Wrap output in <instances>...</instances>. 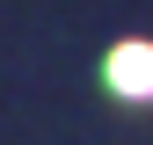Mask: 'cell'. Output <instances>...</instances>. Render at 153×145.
Returning <instances> with one entry per match:
<instances>
[{
    "label": "cell",
    "instance_id": "cell-1",
    "mask_svg": "<svg viewBox=\"0 0 153 145\" xmlns=\"http://www.w3.org/2000/svg\"><path fill=\"white\" fill-rule=\"evenodd\" d=\"M109 87L124 102H153V44H117L109 51Z\"/></svg>",
    "mask_w": 153,
    "mask_h": 145
}]
</instances>
